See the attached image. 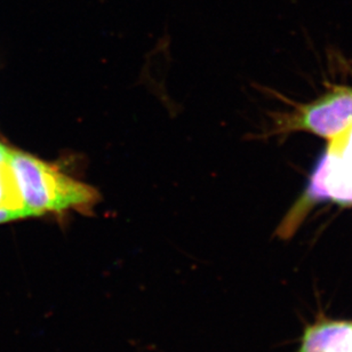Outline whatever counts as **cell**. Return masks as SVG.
Wrapping results in <instances>:
<instances>
[{
    "mask_svg": "<svg viewBox=\"0 0 352 352\" xmlns=\"http://www.w3.org/2000/svg\"><path fill=\"white\" fill-rule=\"evenodd\" d=\"M325 184L329 199L340 205H352V170L338 153L329 149Z\"/></svg>",
    "mask_w": 352,
    "mask_h": 352,
    "instance_id": "5b68a950",
    "label": "cell"
},
{
    "mask_svg": "<svg viewBox=\"0 0 352 352\" xmlns=\"http://www.w3.org/2000/svg\"><path fill=\"white\" fill-rule=\"evenodd\" d=\"M326 166L327 151L319 160L303 196L298 200V203L295 204L278 227L277 236L283 239H289L296 232L314 205L322 200L329 199V191L326 189L325 184Z\"/></svg>",
    "mask_w": 352,
    "mask_h": 352,
    "instance_id": "277c9868",
    "label": "cell"
},
{
    "mask_svg": "<svg viewBox=\"0 0 352 352\" xmlns=\"http://www.w3.org/2000/svg\"><path fill=\"white\" fill-rule=\"evenodd\" d=\"M8 153H10V149L6 148V146H3V144L0 143V160L7 158Z\"/></svg>",
    "mask_w": 352,
    "mask_h": 352,
    "instance_id": "ba28073f",
    "label": "cell"
},
{
    "mask_svg": "<svg viewBox=\"0 0 352 352\" xmlns=\"http://www.w3.org/2000/svg\"><path fill=\"white\" fill-rule=\"evenodd\" d=\"M352 125V87H336L283 122V131H307L332 141Z\"/></svg>",
    "mask_w": 352,
    "mask_h": 352,
    "instance_id": "7a4b0ae2",
    "label": "cell"
},
{
    "mask_svg": "<svg viewBox=\"0 0 352 352\" xmlns=\"http://www.w3.org/2000/svg\"><path fill=\"white\" fill-rule=\"evenodd\" d=\"M298 352H352V320L319 319L305 329Z\"/></svg>",
    "mask_w": 352,
    "mask_h": 352,
    "instance_id": "3957f363",
    "label": "cell"
},
{
    "mask_svg": "<svg viewBox=\"0 0 352 352\" xmlns=\"http://www.w3.org/2000/svg\"><path fill=\"white\" fill-rule=\"evenodd\" d=\"M13 220H17L16 217L13 215V214L7 213V212H0V223Z\"/></svg>",
    "mask_w": 352,
    "mask_h": 352,
    "instance_id": "52a82bcc",
    "label": "cell"
},
{
    "mask_svg": "<svg viewBox=\"0 0 352 352\" xmlns=\"http://www.w3.org/2000/svg\"><path fill=\"white\" fill-rule=\"evenodd\" d=\"M10 166L30 217L75 210L91 212L100 200L93 186L62 173L58 166L10 149Z\"/></svg>",
    "mask_w": 352,
    "mask_h": 352,
    "instance_id": "6da1fadb",
    "label": "cell"
},
{
    "mask_svg": "<svg viewBox=\"0 0 352 352\" xmlns=\"http://www.w3.org/2000/svg\"><path fill=\"white\" fill-rule=\"evenodd\" d=\"M0 212L13 214L17 220L30 217L24 206L8 157L0 160Z\"/></svg>",
    "mask_w": 352,
    "mask_h": 352,
    "instance_id": "8992f818",
    "label": "cell"
}]
</instances>
